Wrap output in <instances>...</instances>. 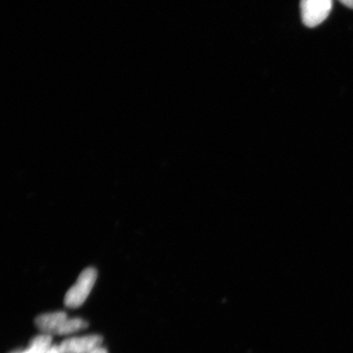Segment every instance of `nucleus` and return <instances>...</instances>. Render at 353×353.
Returning <instances> with one entry per match:
<instances>
[{"label":"nucleus","mask_w":353,"mask_h":353,"mask_svg":"<svg viewBox=\"0 0 353 353\" xmlns=\"http://www.w3.org/2000/svg\"><path fill=\"white\" fill-rule=\"evenodd\" d=\"M52 346V336L48 334L38 335L30 343L28 353H46L48 348Z\"/></svg>","instance_id":"obj_5"},{"label":"nucleus","mask_w":353,"mask_h":353,"mask_svg":"<svg viewBox=\"0 0 353 353\" xmlns=\"http://www.w3.org/2000/svg\"><path fill=\"white\" fill-rule=\"evenodd\" d=\"M103 341L99 335H88L65 339L60 346L64 353H91L98 350Z\"/></svg>","instance_id":"obj_4"},{"label":"nucleus","mask_w":353,"mask_h":353,"mask_svg":"<svg viewBox=\"0 0 353 353\" xmlns=\"http://www.w3.org/2000/svg\"><path fill=\"white\" fill-rule=\"evenodd\" d=\"M91 353H108L107 350H105L103 347H99L98 350H94V352H92Z\"/></svg>","instance_id":"obj_8"},{"label":"nucleus","mask_w":353,"mask_h":353,"mask_svg":"<svg viewBox=\"0 0 353 353\" xmlns=\"http://www.w3.org/2000/svg\"><path fill=\"white\" fill-rule=\"evenodd\" d=\"M333 8V0H301L300 11L304 26L316 28L324 22Z\"/></svg>","instance_id":"obj_3"},{"label":"nucleus","mask_w":353,"mask_h":353,"mask_svg":"<svg viewBox=\"0 0 353 353\" xmlns=\"http://www.w3.org/2000/svg\"><path fill=\"white\" fill-rule=\"evenodd\" d=\"M98 272L94 268L85 269L79 276L76 284L70 287L66 292L64 303L70 308L81 307L90 295L94 287Z\"/></svg>","instance_id":"obj_2"},{"label":"nucleus","mask_w":353,"mask_h":353,"mask_svg":"<svg viewBox=\"0 0 353 353\" xmlns=\"http://www.w3.org/2000/svg\"><path fill=\"white\" fill-rule=\"evenodd\" d=\"M344 6L352 8L353 10V0H339Z\"/></svg>","instance_id":"obj_7"},{"label":"nucleus","mask_w":353,"mask_h":353,"mask_svg":"<svg viewBox=\"0 0 353 353\" xmlns=\"http://www.w3.org/2000/svg\"><path fill=\"white\" fill-rule=\"evenodd\" d=\"M17 353H28V352H26V351L25 350L23 352H17Z\"/></svg>","instance_id":"obj_9"},{"label":"nucleus","mask_w":353,"mask_h":353,"mask_svg":"<svg viewBox=\"0 0 353 353\" xmlns=\"http://www.w3.org/2000/svg\"><path fill=\"white\" fill-rule=\"evenodd\" d=\"M46 353H64L60 345H52Z\"/></svg>","instance_id":"obj_6"},{"label":"nucleus","mask_w":353,"mask_h":353,"mask_svg":"<svg viewBox=\"0 0 353 353\" xmlns=\"http://www.w3.org/2000/svg\"><path fill=\"white\" fill-rule=\"evenodd\" d=\"M37 327L44 334L63 335L78 332L88 327L85 321L81 319H68L64 312L46 313L37 317Z\"/></svg>","instance_id":"obj_1"}]
</instances>
